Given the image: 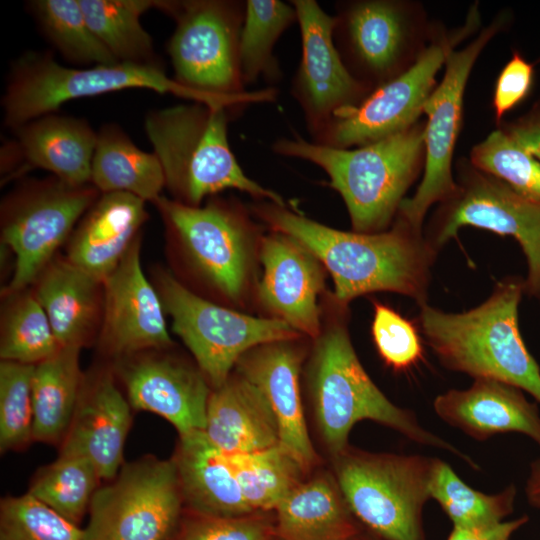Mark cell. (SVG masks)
Instances as JSON below:
<instances>
[{"instance_id":"obj_26","label":"cell","mask_w":540,"mask_h":540,"mask_svg":"<svg viewBox=\"0 0 540 540\" xmlns=\"http://www.w3.org/2000/svg\"><path fill=\"white\" fill-rule=\"evenodd\" d=\"M22 156L16 177L41 168L73 184H91L97 132L84 118L50 113L12 130Z\"/></svg>"},{"instance_id":"obj_24","label":"cell","mask_w":540,"mask_h":540,"mask_svg":"<svg viewBox=\"0 0 540 540\" xmlns=\"http://www.w3.org/2000/svg\"><path fill=\"white\" fill-rule=\"evenodd\" d=\"M146 203L128 193H101L69 237L66 258L103 282L140 237Z\"/></svg>"},{"instance_id":"obj_40","label":"cell","mask_w":540,"mask_h":540,"mask_svg":"<svg viewBox=\"0 0 540 540\" xmlns=\"http://www.w3.org/2000/svg\"><path fill=\"white\" fill-rule=\"evenodd\" d=\"M35 365L0 363V450H18L33 440L32 376Z\"/></svg>"},{"instance_id":"obj_12","label":"cell","mask_w":540,"mask_h":540,"mask_svg":"<svg viewBox=\"0 0 540 540\" xmlns=\"http://www.w3.org/2000/svg\"><path fill=\"white\" fill-rule=\"evenodd\" d=\"M153 204L196 272L227 299L240 300L249 270L250 228L244 213L215 199L189 206L161 195Z\"/></svg>"},{"instance_id":"obj_20","label":"cell","mask_w":540,"mask_h":540,"mask_svg":"<svg viewBox=\"0 0 540 540\" xmlns=\"http://www.w3.org/2000/svg\"><path fill=\"white\" fill-rule=\"evenodd\" d=\"M131 408L116 385L113 369L85 374L59 455L85 457L94 464L100 479H114L124 464V446L132 423Z\"/></svg>"},{"instance_id":"obj_8","label":"cell","mask_w":540,"mask_h":540,"mask_svg":"<svg viewBox=\"0 0 540 540\" xmlns=\"http://www.w3.org/2000/svg\"><path fill=\"white\" fill-rule=\"evenodd\" d=\"M148 89L192 100L162 65L118 62L71 68L50 52L28 51L14 60L2 97L4 125L11 130L55 113L64 103L125 89Z\"/></svg>"},{"instance_id":"obj_48","label":"cell","mask_w":540,"mask_h":540,"mask_svg":"<svg viewBox=\"0 0 540 540\" xmlns=\"http://www.w3.org/2000/svg\"><path fill=\"white\" fill-rule=\"evenodd\" d=\"M352 540H382L376 536H366L360 532Z\"/></svg>"},{"instance_id":"obj_19","label":"cell","mask_w":540,"mask_h":540,"mask_svg":"<svg viewBox=\"0 0 540 540\" xmlns=\"http://www.w3.org/2000/svg\"><path fill=\"white\" fill-rule=\"evenodd\" d=\"M333 38L350 73L370 89L400 72L410 27L402 4L390 0L340 2Z\"/></svg>"},{"instance_id":"obj_27","label":"cell","mask_w":540,"mask_h":540,"mask_svg":"<svg viewBox=\"0 0 540 540\" xmlns=\"http://www.w3.org/2000/svg\"><path fill=\"white\" fill-rule=\"evenodd\" d=\"M204 433L228 455L255 452L280 443L278 422L268 401L239 374L211 391Z\"/></svg>"},{"instance_id":"obj_16","label":"cell","mask_w":540,"mask_h":540,"mask_svg":"<svg viewBox=\"0 0 540 540\" xmlns=\"http://www.w3.org/2000/svg\"><path fill=\"white\" fill-rule=\"evenodd\" d=\"M297 12L302 54L291 94L304 114L312 141L334 117L357 106L371 90L343 62L333 38L335 18L315 0H291Z\"/></svg>"},{"instance_id":"obj_30","label":"cell","mask_w":540,"mask_h":540,"mask_svg":"<svg viewBox=\"0 0 540 540\" xmlns=\"http://www.w3.org/2000/svg\"><path fill=\"white\" fill-rule=\"evenodd\" d=\"M91 184L100 193H128L153 203L165 188V178L153 152L137 147L118 125L104 124L97 132Z\"/></svg>"},{"instance_id":"obj_41","label":"cell","mask_w":540,"mask_h":540,"mask_svg":"<svg viewBox=\"0 0 540 540\" xmlns=\"http://www.w3.org/2000/svg\"><path fill=\"white\" fill-rule=\"evenodd\" d=\"M83 529L29 493L0 504V540H82Z\"/></svg>"},{"instance_id":"obj_10","label":"cell","mask_w":540,"mask_h":540,"mask_svg":"<svg viewBox=\"0 0 540 540\" xmlns=\"http://www.w3.org/2000/svg\"><path fill=\"white\" fill-rule=\"evenodd\" d=\"M92 184L73 185L52 175L19 183L1 202V242L15 255L5 293L30 287L100 196Z\"/></svg>"},{"instance_id":"obj_14","label":"cell","mask_w":540,"mask_h":540,"mask_svg":"<svg viewBox=\"0 0 540 540\" xmlns=\"http://www.w3.org/2000/svg\"><path fill=\"white\" fill-rule=\"evenodd\" d=\"M501 23L502 19L494 21L466 47L449 52L443 78L423 106L427 115L424 176L415 194L402 201L397 213L415 231L423 232V220L431 205L443 204L457 193L451 167L462 122L464 89L477 57Z\"/></svg>"},{"instance_id":"obj_9","label":"cell","mask_w":540,"mask_h":540,"mask_svg":"<svg viewBox=\"0 0 540 540\" xmlns=\"http://www.w3.org/2000/svg\"><path fill=\"white\" fill-rule=\"evenodd\" d=\"M172 330L194 356L213 389L230 377L247 351L267 343L294 341L300 333L279 318H258L217 305L195 294L169 272L152 277Z\"/></svg>"},{"instance_id":"obj_23","label":"cell","mask_w":540,"mask_h":540,"mask_svg":"<svg viewBox=\"0 0 540 540\" xmlns=\"http://www.w3.org/2000/svg\"><path fill=\"white\" fill-rule=\"evenodd\" d=\"M436 414L476 440L516 432L540 448V413L524 391L507 383L479 378L464 390H449L434 400Z\"/></svg>"},{"instance_id":"obj_43","label":"cell","mask_w":540,"mask_h":540,"mask_svg":"<svg viewBox=\"0 0 540 540\" xmlns=\"http://www.w3.org/2000/svg\"><path fill=\"white\" fill-rule=\"evenodd\" d=\"M260 513L214 517L189 511L167 540H270L275 536L274 521Z\"/></svg>"},{"instance_id":"obj_18","label":"cell","mask_w":540,"mask_h":540,"mask_svg":"<svg viewBox=\"0 0 540 540\" xmlns=\"http://www.w3.org/2000/svg\"><path fill=\"white\" fill-rule=\"evenodd\" d=\"M161 351L116 360L113 371L125 386L131 407L165 418L179 436L204 431L210 383L199 368Z\"/></svg>"},{"instance_id":"obj_33","label":"cell","mask_w":540,"mask_h":540,"mask_svg":"<svg viewBox=\"0 0 540 540\" xmlns=\"http://www.w3.org/2000/svg\"><path fill=\"white\" fill-rule=\"evenodd\" d=\"M298 21L297 12L289 2L280 0H246L241 30L239 59L244 85L263 77L276 82L281 77L273 50L280 36Z\"/></svg>"},{"instance_id":"obj_44","label":"cell","mask_w":540,"mask_h":540,"mask_svg":"<svg viewBox=\"0 0 540 540\" xmlns=\"http://www.w3.org/2000/svg\"><path fill=\"white\" fill-rule=\"evenodd\" d=\"M534 75V65L520 53H513L501 70L495 85L493 106L498 120L527 97Z\"/></svg>"},{"instance_id":"obj_37","label":"cell","mask_w":540,"mask_h":540,"mask_svg":"<svg viewBox=\"0 0 540 540\" xmlns=\"http://www.w3.org/2000/svg\"><path fill=\"white\" fill-rule=\"evenodd\" d=\"M429 493L453 526L483 527L512 513L516 488L510 485L497 494L482 493L463 482L449 464L435 458Z\"/></svg>"},{"instance_id":"obj_2","label":"cell","mask_w":540,"mask_h":540,"mask_svg":"<svg viewBox=\"0 0 540 540\" xmlns=\"http://www.w3.org/2000/svg\"><path fill=\"white\" fill-rule=\"evenodd\" d=\"M525 280H500L479 306L446 313L425 303L417 324L440 363L474 379L513 385L540 402V367L528 351L518 323Z\"/></svg>"},{"instance_id":"obj_39","label":"cell","mask_w":540,"mask_h":540,"mask_svg":"<svg viewBox=\"0 0 540 540\" xmlns=\"http://www.w3.org/2000/svg\"><path fill=\"white\" fill-rule=\"evenodd\" d=\"M471 162L520 195L540 201V161L506 131L495 130L476 145Z\"/></svg>"},{"instance_id":"obj_42","label":"cell","mask_w":540,"mask_h":540,"mask_svg":"<svg viewBox=\"0 0 540 540\" xmlns=\"http://www.w3.org/2000/svg\"><path fill=\"white\" fill-rule=\"evenodd\" d=\"M371 331L380 357L393 370H407L422 359L423 347L416 326L393 308L374 303Z\"/></svg>"},{"instance_id":"obj_22","label":"cell","mask_w":540,"mask_h":540,"mask_svg":"<svg viewBox=\"0 0 540 540\" xmlns=\"http://www.w3.org/2000/svg\"><path fill=\"white\" fill-rule=\"evenodd\" d=\"M291 341L257 346L237 361V374L265 396L278 422L282 444L308 472L318 461L302 407L299 374L301 351Z\"/></svg>"},{"instance_id":"obj_36","label":"cell","mask_w":540,"mask_h":540,"mask_svg":"<svg viewBox=\"0 0 540 540\" xmlns=\"http://www.w3.org/2000/svg\"><path fill=\"white\" fill-rule=\"evenodd\" d=\"M29 8L46 38L69 62L89 67L118 63L91 30L79 0H34Z\"/></svg>"},{"instance_id":"obj_25","label":"cell","mask_w":540,"mask_h":540,"mask_svg":"<svg viewBox=\"0 0 540 540\" xmlns=\"http://www.w3.org/2000/svg\"><path fill=\"white\" fill-rule=\"evenodd\" d=\"M61 347L82 348L99 335L104 311L103 282L57 256L30 286Z\"/></svg>"},{"instance_id":"obj_7","label":"cell","mask_w":540,"mask_h":540,"mask_svg":"<svg viewBox=\"0 0 540 540\" xmlns=\"http://www.w3.org/2000/svg\"><path fill=\"white\" fill-rule=\"evenodd\" d=\"M334 476L354 518L382 540H425L422 511L435 458L347 448Z\"/></svg>"},{"instance_id":"obj_35","label":"cell","mask_w":540,"mask_h":540,"mask_svg":"<svg viewBox=\"0 0 540 540\" xmlns=\"http://www.w3.org/2000/svg\"><path fill=\"white\" fill-rule=\"evenodd\" d=\"M6 295L1 315V361L36 365L54 355L61 346L32 288Z\"/></svg>"},{"instance_id":"obj_6","label":"cell","mask_w":540,"mask_h":540,"mask_svg":"<svg viewBox=\"0 0 540 540\" xmlns=\"http://www.w3.org/2000/svg\"><path fill=\"white\" fill-rule=\"evenodd\" d=\"M310 383L318 429L333 457L348 448L349 433L357 422L372 420L414 442L447 450L477 468L470 457L422 428L414 413L383 394L360 363L343 319L317 338Z\"/></svg>"},{"instance_id":"obj_21","label":"cell","mask_w":540,"mask_h":540,"mask_svg":"<svg viewBox=\"0 0 540 540\" xmlns=\"http://www.w3.org/2000/svg\"><path fill=\"white\" fill-rule=\"evenodd\" d=\"M260 259V302L300 334L318 338V296L324 288L320 261L298 241L275 231L262 238Z\"/></svg>"},{"instance_id":"obj_34","label":"cell","mask_w":540,"mask_h":540,"mask_svg":"<svg viewBox=\"0 0 540 540\" xmlns=\"http://www.w3.org/2000/svg\"><path fill=\"white\" fill-rule=\"evenodd\" d=\"M228 457L242 495L253 512L274 511L303 481L306 473L299 461L280 443Z\"/></svg>"},{"instance_id":"obj_17","label":"cell","mask_w":540,"mask_h":540,"mask_svg":"<svg viewBox=\"0 0 540 540\" xmlns=\"http://www.w3.org/2000/svg\"><path fill=\"white\" fill-rule=\"evenodd\" d=\"M141 236L103 280L104 311L98 335L101 350L115 360L172 346L160 296L143 272Z\"/></svg>"},{"instance_id":"obj_31","label":"cell","mask_w":540,"mask_h":540,"mask_svg":"<svg viewBox=\"0 0 540 540\" xmlns=\"http://www.w3.org/2000/svg\"><path fill=\"white\" fill-rule=\"evenodd\" d=\"M80 347L64 346L38 363L32 376L33 440L62 442L73 419L85 374Z\"/></svg>"},{"instance_id":"obj_28","label":"cell","mask_w":540,"mask_h":540,"mask_svg":"<svg viewBox=\"0 0 540 540\" xmlns=\"http://www.w3.org/2000/svg\"><path fill=\"white\" fill-rule=\"evenodd\" d=\"M172 458L184 504L190 512L214 517L256 513L242 495L228 455L218 449L204 431L179 436Z\"/></svg>"},{"instance_id":"obj_13","label":"cell","mask_w":540,"mask_h":540,"mask_svg":"<svg viewBox=\"0 0 540 540\" xmlns=\"http://www.w3.org/2000/svg\"><path fill=\"white\" fill-rule=\"evenodd\" d=\"M455 196L443 203L425 235L437 250L473 226L511 236L527 262L525 293L540 298V201L527 198L479 170L463 171Z\"/></svg>"},{"instance_id":"obj_45","label":"cell","mask_w":540,"mask_h":540,"mask_svg":"<svg viewBox=\"0 0 540 540\" xmlns=\"http://www.w3.org/2000/svg\"><path fill=\"white\" fill-rule=\"evenodd\" d=\"M528 520L529 517L524 515L483 527L453 526L447 540H510L511 535Z\"/></svg>"},{"instance_id":"obj_38","label":"cell","mask_w":540,"mask_h":540,"mask_svg":"<svg viewBox=\"0 0 540 540\" xmlns=\"http://www.w3.org/2000/svg\"><path fill=\"white\" fill-rule=\"evenodd\" d=\"M99 480L97 469L89 459L59 455L37 472L27 493L79 525L89 510Z\"/></svg>"},{"instance_id":"obj_29","label":"cell","mask_w":540,"mask_h":540,"mask_svg":"<svg viewBox=\"0 0 540 540\" xmlns=\"http://www.w3.org/2000/svg\"><path fill=\"white\" fill-rule=\"evenodd\" d=\"M274 511L279 540H352L360 532L335 476L328 473L303 480Z\"/></svg>"},{"instance_id":"obj_15","label":"cell","mask_w":540,"mask_h":540,"mask_svg":"<svg viewBox=\"0 0 540 540\" xmlns=\"http://www.w3.org/2000/svg\"><path fill=\"white\" fill-rule=\"evenodd\" d=\"M474 12L461 32L427 47L407 69L376 87L357 106L338 113L314 143L334 147L363 146L414 125L434 89L435 77L454 43L474 27Z\"/></svg>"},{"instance_id":"obj_3","label":"cell","mask_w":540,"mask_h":540,"mask_svg":"<svg viewBox=\"0 0 540 540\" xmlns=\"http://www.w3.org/2000/svg\"><path fill=\"white\" fill-rule=\"evenodd\" d=\"M425 125L359 146L334 148L307 141L298 134L279 138L272 150L321 167L329 184L343 198L353 231H386L404 195L416 178L425 153Z\"/></svg>"},{"instance_id":"obj_1","label":"cell","mask_w":540,"mask_h":540,"mask_svg":"<svg viewBox=\"0 0 540 540\" xmlns=\"http://www.w3.org/2000/svg\"><path fill=\"white\" fill-rule=\"evenodd\" d=\"M255 211L275 232L298 241L327 268L338 306L378 291L405 295L419 306L427 303L438 251L423 232L399 217L390 230L358 233L328 227L273 202Z\"/></svg>"},{"instance_id":"obj_46","label":"cell","mask_w":540,"mask_h":540,"mask_svg":"<svg viewBox=\"0 0 540 540\" xmlns=\"http://www.w3.org/2000/svg\"><path fill=\"white\" fill-rule=\"evenodd\" d=\"M506 132L540 161V104L511 124Z\"/></svg>"},{"instance_id":"obj_32","label":"cell","mask_w":540,"mask_h":540,"mask_svg":"<svg viewBox=\"0 0 540 540\" xmlns=\"http://www.w3.org/2000/svg\"><path fill=\"white\" fill-rule=\"evenodd\" d=\"M93 33L118 62L161 65L141 16L158 0H79Z\"/></svg>"},{"instance_id":"obj_4","label":"cell","mask_w":540,"mask_h":540,"mask_svg":"<svg viewBox=\"0 0 540 540\" xmlns=\"http://www.w3.org/2000/svg\"><path fill=\"white\" fill-rule=\"evenodd\" d=\"M233 112L203 103L151 110L145 132L152 144L173 200L189 206L227 189L246 192L285 206L283 198L249 178L228 140Z\"/></svg>"},{"instance_id":"obj_11","label":"cell","mask_w":540,"mask_h":540,"mask_svg":"<svg viewBox=\"0 0 540 540\" xmlns=\"http://www.w3.org/2000/svg\"><path fill=\"white\" fill-rule=\"evenodd\" d=\"M183 504L173 458L145 456L125 463L94 493L82 540H167Z\"/></svg>"},{"instance_id":"obj_49","label":"cell","mask_w":540,"mask_h":540,"mask_svg":"<svg viewBox=\"0 0 540 540\" xmlns=\"http://www.w3.org/2000/svg\"><path fill=\"white\" fill-rule=\"evenodd\" d=\"M270 540H279L276 536H274L273 538H271Z\"/></svg>"},{"instance_id":"obj_5","label":"cell","mask_w":540,"mask_h":540,"mask_svg":"<svg viewBox=\"0 0 540 540\" xmlns=\"http://www.w3.org/2000/svg\"><path fill=\"white\" fill-rule=\"evenodd\" d=\"M176 28L167 44L173 79L192 100L238 115L252 103L276 99L277 90L247 92L239 59L246 1L158 0Z\"/></svg>"},{"instance_id":"obj_47","label":"cell","mask_w":540,"mask_h":540,"mask_svg":"<svg viewBox=\"0 0 540 540\" xmlns=\"http://www.w3.org/2000/svg\"><path fill=\"white\" fill-rule=\"evenodd\" d=\"M525 493L529 504L540 509V458L530 465Z\"/></svg>"}]
</instances>
